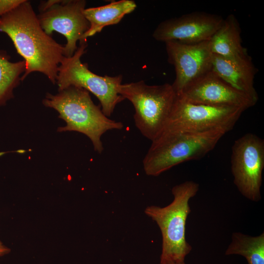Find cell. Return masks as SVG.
I'll return each instance as SVG.
<instances>
[{
    "mask_svg": "<svg viewBox=\"0 0 264 264\" xmlns=\"http://www.w3.org/2000/svg\"><path fill=\"white\" fill-rule=\"evenodd\" d=\"M9 59L6 53L0 52V106L14 97V89L19 85L21 75L26 69L24 60L11 62Z\"/></svg>",
    "mask_w": 264,
    "mask_h": 264,
    "instance_id": "17",
    "label": "cell"
},
{
    "mask_svg": "<svg viewBox=\"0 0 264 264\" xmlns=\"http://www.w3.org/2000/svg\"><path fill=\"white\" fill-rule=\"evenodd\" d=\"M86 5L85 0H62L37 15L42 28L47 34L51 36L56 31L66 37L65 57L74 54L78 48L77 41L82 40L89 28V23L84 14Z\"/></svg>",
    "mask_w": 264,
    "mask_h": 264,
    "instance_id": "9",
    "label": "cell"
},
{
    "mask_svg": "<svg viewBox=\"0 0 264 264\" xmlns=\"http://www.w3.org/2000/svg\"></svg>",
    "mask_w": 264,
    "mask_h": 264,
    "instance_id": "21",
    "label": "cell"
},
{
    "mask_svg": "<svg viewBox=\"0 0 264 264\" xmlns=\"http://www.w3.org/2000/svg\"><path fill=\"white\" fill-rule=\"evenodd\" d=\"M168 61L175 68L176 78L172 84L176 94L202 75L211 70L209 41L186 44L176 41L165 43Z\"/></svg>",
    "mask_w": 264,
    "mask_h": 264,
    "instance_id": "11",
    "label": "cell"
},
{
    "mask_svg": "<svg viewBox=\"0 0 264 264\" xmlns=\"http://www.w3.org/2000/svg\"><path fill=\"white\" fill-rule=\"evenodd\" d=\"M62 1V0H49L45 1H42L39 5V10L40 12H43L52 5L59 3Z\"/></svg>",
    "mask_w": 264,
    "mask_h": 264,
    "instance_id": "19",
    "label": "cell"
},
{
    "mask_svg": "<svg viewBox=\"0 0 264 264\" xmlns=\"http://www.w3.org/2000/svg\"><path fill=\"white\" fill-rule=\"evenodd\" d=\"M227 132H195L165 129L152 144L143 160L145 174L156 176L182 163L200 159L211 151Z\"/></svg>",
    "mask_w": 264,
    "mask_h": 264,
    "instance_id": "3",
    "label": "cell"
},
{
    "mask_svg": "<svg viewBox=\"0 0 264 264\" xmlns=\"http://www.w3.org/2000/svg\"><path fill=\"white\" fill-rule=\"evenodd\" d=\"M136 7V4L133 0H120L103 6L86 8L84 14L90 26L79 43L87 42L88 37L100 32L106 26L117 24Z\"/></svg>",
    "mask_w": 264,
    "mask_h": 264,
    "instance_id": "15",
    "label": "cell"
},
{
    "mask_svg": "<svg viewBox=\"0 0 264 264\" xmlns=\"http://www.w3.org/2000/svg\"><path fill=\"white\" fill-rule=\"evenodd\" d=\"M176 95L192 103L235 107L244 110L258 101L232 87L212 70L189 83Z\"/></svg>",
    "mask_w": 264,
    "mask_h": 264,
    "instance_id": "10",
    "label": "cell"
},
{
    "mask_svg": "<svg viewBox=\"0 0 264 264\" xmlns=\"http://www.w3.org/2000/svg\"><path fill=\"white\" fill-rule=\"evenodd\" d=\"M264 168V140L252 133L236 140L232 147L231 170L233 182L244 198L254 202L261 199Z\"/></svg>",
    "mask_w": 264,
    "mask_h": 264,
    "instance_id": "8",
    "label": "cell"
},
{
    "mask_svg": "<svg viewBox=\"0 0 264 264\" xmlns=\"http://www.w3.org/2000/svg\"><path fill=\"white\" fill-rule=\"evenodd\" d=\"M199 190V184L192 180L174 186L172 201L164 207L147 206L145 214L154 221L162 236L160 264H186V256L192 249L186 239V223L191 208L190 200Z\"/></svg>",
    "mask_w": 264,
    "mask_h": 264,
    "instance_id": "4",
    "label": "cell"
},
{
    "mask_svg": "<svg viewBox=\"0 0 264 264\" xmlns=\"http://www.w3.org/2000/svg\"><path fill=\"white\" fill-rule=\"evenodd\" d=\"M10 249L3 245L0 241V257L8 253Z\"/></svg>",
    "mask_w": 264,
    "mask_h": 264,
    "instance_id": "20",
    "label": "cell"
},
{
    "mask_svg": "<svg viewBox=\"0 0 264 264\" xmlns=\"http://www.w3.org/2000/svg\"><path fill=\"white\" fill-rule=\"evenodd\" d=\"M87 46V42L79 43L71 57H64L58 67L56 84L59 91L74 86L92 93L99 101L103 112L109 117L116 105L125 100L118 92L122 76H100L91 71L87 64L81 61Z\"/></svg>",
    "mask_w": 264,
    "mask_h": 264,
    "instance_id": "6",
    "label": "cell"
},
{
    "mask_svg": "<svg viewBox=\"0 0 264 264\" xmlns=\"http://www.w3.org/2000/svg\"><path fill=\"white\" fill-rule=\"evenodd\" d=\"M211 70L235 89L258 100L254 88L256 69L249 55L229 59L212 54Z\"/></svg>",
    "mask_w": 264,
    "mask_h": 264,
    "instance_id": "13",
    "label": "cell"
},
{
    "mask_svg": "<svg viewBox=\"0 0 264 264\" xmlns=\"http://www.w3.org/2000/svg\"><path fill=\"white\" fill-rule=\"evenodd\" d=\"M23 1V0H0V19Z\"/></svg>",
    "mask_w": 264,
    "mask_h": 264,
    "instance_id": "18",
    "label": "cell"
},
{
    "mask_svg": "<svg viewBox=\"0 0 264 264\" xmlns=\"http://www.w3.org/2000/svg\"><path fill=\"white\" fill-rule=\"evenodd\" d=\"M225 255L242 256L247 264H264V233L252 236L239 232H234Z\"/></svg>",
    "mask_w": 264,
    "mask_h": 264,
    "instance_id": "16",
    "label": "cell"
},
{
    "mask_svg": "<svg viewBox=\"0 0 264 264\" xmlns=\"http://www.w3.org/2000/svg\"><path fill=\"white\" fill-rule=\"evenodd\" d=\"M244 111L235 107L192 103L176 95L164 130L195 132L223 130L228 132Z\"/></svg>",
    "mask_w": 264,
    "mask_h": 264,
    "instance_id": "7",
    "label": "cell"
},
{
    "mask_svg": "<svg viewBox=\"0 0 264 264\" xmlns=\"http://www.w3.org/2000/svg\"><path fill=\"white\" fill-rule=\"evenodd\" d=\"M223 18L217 15L195 12L161 22L153 37L156 41H176L195 44L209 41L222 24Z\"/></svg>",
    "mask_w": 264,
    "mask_h": 264,
    "instance_id": "12",
    "label": "cell"
},
{
    "mask_svg": "<svg viewBox=\"0 0 264 264\" xmlns=\"http://www.w3.org/2000/svg\"><path fill=\"white\" fill-rule=\"evenodd\" d=\"M0 32L7 35L25 62L21 81L32 72H39L56 84L64 45L43 29L29 1L23 0L0 18Z\"/></svg>",
    "mask_w": 264,
    "mask_h": 264,
    "instance_id": "1",
    "label": "cell"
},
{
    "mask_svg": "<svg viewBox=\"0 0 264 264\" xmlns=\"http://www.w3.org/2000/svg\"><path fill=\"white\" fill-rule=\"evenodd\" d=\"M241 28L233 14L229 15L209 40L212 54L229 59L248 56L242 44Z\"/></svg>",
    "mask_w": 264,
    "mask_h": 264,
    "instance_id": "14",
    "label": "cell"
},
{
    "mask_svg": "<svg viewBox=\"0 0 264 264\" xmlns=\"http://www.w3.org/2000/svg\"><path fill=\"white\" fill-rule=\"evenodd\" d=\"M119 94L134 109L136 127L152 141L164 131L175 102L176 93L172 84L149 85L143 81L121 84Z\"/></svg>",
    "mask_w": 264,
    "mask_h": 264,
    "instance_id": "5",
    "label": "cell"
},
{
    "mask_svg": "<svg viewBox=\"0 0 264 264\" xmlns=\"http://www.w3.org/2000/svg\"><path fill=\"white\" fill-rule=\"evenodd\" d=\"M43 105L57 111L59 117L66 123L58 128L59 132L74 131L82 133L91 140L95 151L104 150L101 137L108 131L121 130V122L110 119L92 101L87 90L70 86L56 94L47 93Z\"/></svg>",
    "mask_w": 264,
    "mask_h": 264,
    "instance_id": "2",
    "label": "cell"
}]
</instances>
